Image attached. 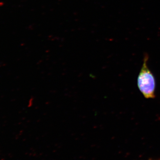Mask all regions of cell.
Segmentation results:
<instances>
[{"label": "cell", "instance_id": "cell-1", "mask_svg": "<svg viewBox=\"0 0 160 160\" xmlns=\"http://www.w3.org/2000/svg\"><path fill=\"white\" fill-rule=\"evenodd\" d=\"M148 54H145L138 76V86L146 98L153 99L155 98L156 81L154 75L148 68Z\"/></svg>", "mask_w": 160, "mask_h": 160}]
</instances>
